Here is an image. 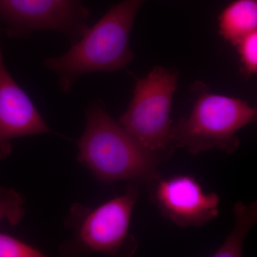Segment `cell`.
Here are the masks:
<instances>
[{
    "label": "cell",
    "mask_w": 257,
    "mask_h": 257,
    "mask_svg": "<svg viewBox=\"0 0 257 257\" xmlns=\"http://www.w3.org/2000/svg\"><path fill=\"white\" fill-rule=\"evenodd\" d=\"M147 186L162 215L179 227H199L219 216V195L204 192L192 176L161 175Z\"/></svg>",
    "instance_id": "obj_7"
},
{
    "label": "cell",
    "mask_w": 257,
    "mask_h": 257,
    "mask_svg": "<svg viewBox=\"0 0 257 257\" xmlns=\"http://www.w3.org/2000/svg\"><path fill=\"white\" fill-rule=\"evenodd\" d=\"M52 133L30 96L10 74L0 46V161L11 155V140Z\"/></svg>",
    "instance_id": "obj_8"
},
{
    "label": "cell",
    "mask_w": 257,
    "mask_h": 257,
    "mask_svg": "<svg viewBox=\"0 0 257 257\" xmlns=\"http://www.w3.org/2000/svg\"><path fill=\"white\" fill-rule=\"evenodd\" d=\"M77 161L104 183L130 181L147 185L160 177L166 161L144 147L102 106L86 111V126L77 141Z\"/></svg>",
    "instance_id": "obj_1"
},
{
    "label": "cell",
    "mask_w": 257,
    "mask_h": 257,
    "mask_svg": "<svg viewBox=\"0 0 257 257\" xmlns=\"http://www.w3.org/2000/svg\"><path fill=\"white\" fill-rule=\"evenodd\" d=\"M89 16L82 0H0V22L13 38L50 30L67 37L72 45L90 28Z\"/></svg>",
    "instance_id": "obj_6"
},
{
    "label": "cell",
    "mask_w": 257,
    "mask_h": 257,
    "mask_svg": "<svg viewBox=\"0 0 257 257\" xmlns=\"http://www.w3.org/2000/svg\"><path fill=\"white\" fill-rule=\"evenodd\" d=\"M25 199L15 189L0 187V221L6 219L16 226L25 216Z\"/></svg>",
    "instance_id": "obj_11"
},
{
    "label": "cell",
    "mask_w": 257,
    "mask_h": 257,
    "mask_svg": "<svg viewBox=\"0 0 257 257\" xmlns=\"http://www.w3.org/2000/svg\"><path fill=\"white\" fill-rule=\"evenodd\" d=\"M195 89L190 114L173 124L174 145L192 155L212 150L234 153L240 146L238 133L256 121V108L239 98L213 94L203 84Z\"/></svg>",
    "instance_id": "obj_3"
},
{
    "label": "cell",
    "mask_w": 257,
    "mask_h": 257,
    "mask_svg": "<svg viewBox=\"0 0 257 257\" xmlns=\"http://www.w3.org/2000/svg\"><path fill=\"white\" fill-rule=\"evenodd\" d=\"M218 20L219 35L235 46L257 30V0H234L222 10Z\"/></svg>",
    "instance_id": "obj_9"
},
{
    "label": "cell",
    "mask_w": 257,
    "mask_h": 257,
    "mask_svg": "<svg viewBox=\"0 0 257 257\" xmlns=\"http://www.w3.org/2000/svg\"><path fill=\"white\" fill-rule=\"evenodd\" d=\"M139 197V184L131 182L124 194L94 209L74 204L65 221L66 226L73 230L74 238L61 251L71 254L133 255L138 241L130 234V226Z\"/></svg>",
    "instance_id": "obj_4"
},
{
    "label": "cell",
    "mask_w": 257,
    "mask_h": 257,
    "mask_svg": "<svg viewBox=\"0 0 257 257\" xmlns=\"http://www.w3.org/2000/svg\"><path fill=\"white\" fill-rule=\"evenodd\" d=\"M178 79L175 69L155 66L137 82L128 108L119 119L138 143L165 161L176 149L170 112Z\"/></svg>",
    "instance_id": "obj_5"
},
{
    "label": "cell",
    "mask_w": 257,
    "mask_h": 257,
    "mask_svg": "<svg viewBox=\"0 0 257 257\" xmlns=\"http://www.w3.org/2000/svg\"><path fill=\"white\" fill-rule=\"evenodd\" d=\"M235 47L240 55L243 74L250 77L257 72V30L241 38Z\"/></svg>",
    "instance_id": "obj_12"
},
{
    "label": "cell",
    "mask_w": 257,
    "mask_h": 257,
    "mask_svg": "<svg viewBox=\"0 0 257 257\" xmlns=\"http://www.w3.org/2000/svg\"><path fill=\"white\" fill-rule=\"evenodd\" d=\"M235 217L234 229L220 247L211 255L214 257H241L243 256V243L250 230L257 222V202L248 205L242 202L235 203L233 207Z\"/></svg>",
    "instance_id": "obj_10"
},
{
    "label": "cell",
    "mask_w": 257,
    "mask_h": 257,
    "mask_svg": "<svg viewBox=\"0 0 257 257\" xmlns=\"http://www.w3.org/2000/svg\"><path fill=\"white\" fill-rule=\"evenodd\" d=\"M147 0H122L106 12L67 52L43 61V66L58 76L64 93L72 90L85 74L111 72L133 62L130 34L139 11Z\"/></svg>",
    "instance_id": "obj_2"
},
{
    "label": "cell",
    "mask_w": 257,
    "mask_h": 257,
    "mask_svg": "<svg viewBox=\"0 0 257 257\" xmlns=\"http://www.w3.org/2000/svg\"><path fill=\"white\" fill-rule=\"evenodd\" d=\"M45 256L38 248L21 240L0 233V257Z\"/></svg>",
    "instance_id": "obj_13"
}]
</instances>
